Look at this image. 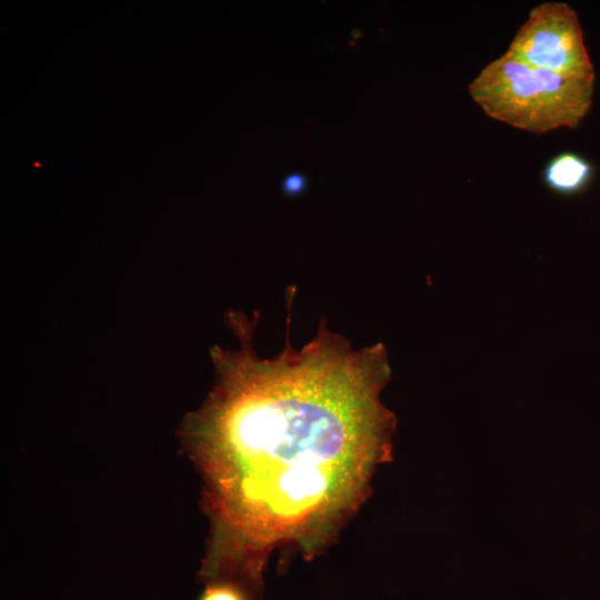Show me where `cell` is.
Listing matches in <instances>:
<instances>
[{
	"mask_svg": "<svg viewBox=\"0 0 600 600\" xmlns=\"http://www.w3.org/2000/svg\"><path fill=\"white\" fill-rule=\"evenodd\" d=\"M469 92L490 118L541 134L578 128L591 108L594 81L532 67L504 52L479 72Z\"/></svg>",
	"mask_w": 600,
	"mask_h": 600,
	"instance_id": "obj_2",
	"label": "cell"
},
{
	"mask_svg": "<svg viewBox=\"0 0 600 600\" xmlns=\"http://www.w3.org/2000/svg\"><path fill=\"white\" fill-rule=\"evenodd\" d=\"M229 319L240 347L212 348L214 386L180 437L210 520L199 577L256 600L273 549L314 556L362 503L389 452L394 419L380 393L391 368L382 343L353 349L324 321L300 350L288 341L260 358L256 324Z\"/></svg>",
	"mask_w": 600,
	"mask_h": 600,
	"instance_id": "obj_1",
	"label": "cell"
},
{
	"mask_svg": "<svg viewBox=\"0 0 600 600\" xmlns=\"http://www.w3.org/2000/svg\"><path fill=\"white\" fill-rule=\"evenodd\" d=\"M593 177V164L584 156L572 151L556 154L542 171L546 186L562 196H574L584 191Z\"/></svg>",
	"mask_w": 600,
	"mask_h": 600,
	"instance_id": "obj_4",
	"label": "cell"
},
{
	"mask_svg": "<svg viewBox=\"0 0 600 600\" xmlns=\"http://www.w3.org/2000/svg\"><path fill=\"white\" fill-rule=\"evenodd\" d=\"M306 186V178L301 173L289 174L282 183V190L288 194L300 192Z\"/></svg>",
	"mask_w": 600,
	"mask_h": 600,
	"instance_id": "obj_6",
	"label": "cell"
},
{
	"mask_svg": "<svg viewBox=\"0 0 600 600\" xmlns=\"http://www.w3.org/2000/svg\"><path fill=\"white\" fill-rule=\"evenodd\" d=\"M199 600H253L240 586L227 582H209Z\"/></svg>",
	"mask_w": 600,
	"mask_h": 600,
	"instance_id": "obj_5",
	"label": "cell"
},
{
	"mask_svg": "<svg viewBox=\"0 0 600 600\" xmlns=\"http://www.w3.org/2000/svg\"><path fill=\"white\" fill-rule=\"evenodd\" d=\"M532 67L567 77L596 79L577 12L566 2L533 7L506 51Z\"/></svg>",
	"mask_w": 600,
	"mask_h": 600,
	"instance_id": "obj_3",
	"label": "cell"
}]
</instances>
